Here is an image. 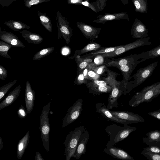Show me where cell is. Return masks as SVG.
Here are the masks:
<instances>
[{"instance_id": "6da1fadb", "label": "cell", "mask_w": 160, "mask_h": 160, "mask_svg": "<svg viewBox=\"0 0 160 160\" xmlns=\"http://www.w3.org/2000/svg\"><path fill=\"white\" fill-rule=\"evenodd\" d=\"M137 128L131 127L128 125L120 126L113 124L108 126L105 128L109 138L106 147L113 146L116 143L123 140L133 131L136 130Z\"/></svg>"}, {"instance_id": "7a4b0ae2", "label": "cell", "mask_w": 160, "mask_h": 160, "mask_svg": "<svg viewBox=\"0 0 160 160\" xmlns=\"http://www.w3.org/2000/svg\"><path fill=\"white\" fill-rule=\"evenodd\" d=\"M84 129L83 126L77 127L66 136L64 142L66 160H70L72 157H74L79 138Z\"/></svg>"}, {"instance_id": "3957f363", "label": "cell", "mask_w": 160, "mask_h": 160, "mask_svg": "<svg viewBox=\"0 0 160 160\" xmlns=\"http://www.w3.org/2000/svg\"><path fill=\"white\" fill-rule=\"evenodd\" d=\"M51 102L43 108L40 119L39 130L42 144L47 152L49 151V134L50 127L48 118Z\"/></svg>"}, {"instance_id": "277c9868", "label": "cell", "mask_w": 160, "mask_h": 160, "mask_svg": "<svg viewBox=\"0 0 160 160\" xmlns=\"http://www.w3.org/2000/svg\"><path fill=\"white\" fill-rule=\"evenodd\" d=\"M157 83L144 88L140 92L133 96L128 102L129 104L132 107H136L140 103L151 101L160 94L156 89Z\"/></svg>"}, {"instance_id": "5b68a950", "label": "cell", "mask_w": 160, "mask_h": 160, "mask_svg": "<svg viewBox=\"0 0 160 160\" xmlns=\"http://www.w3.org/2000/svg\"><path fill=\"white\" fill-rule=\"evenodd\" d=\"M158 63L157 61L154 62L145 67L139 68L138 70L136 73L132 77L134 78V80L129 82L126 93L142 84L150 76Z\"/></svg>"}, {"instance_id": "8992f818", "label": "cell", "mask_w": 160, "mask_h": 160, "mask_svg": "<svg viewBox=\"0 0 160 160\" xmlns=\"http://www.w3.org/2000/svg\"><path fill=\"white\" fill-rule=\"evenodd\" d=\"M150 39V38L148 37L139 39L132 43L121 45L112 52L100 55L105 58H113L130 50L143 46L151 45V42L149 41Z\"/></svg>"}, {"instance_id": "52a82bcc", "label": "cell", "mask_w": 160, "mask_h": 160, "mask_svg": "<svg viewBox=\"0 0 160 160\" xmlns=\"http://www.w3.org/2000/svg\"><path fill=\"white\" fill-rule=\"evenodd\" d=\"M56 15L58 38H61L62 37L66 43L68 44L72 36V29L66 18L62 15L59 11H57Z\"/></svg>"}, {"instance_id": "ba28073f", "label": "cell", "mask_w": 160, "mask_h": 160, "mask_svg": "<svg viewBox=\"0 0 160 160\" xmlns=\"http://www.w3.org/2000/svg\"><path fill=\"white\" fill-rule=\"evenodd\" d=\"M82 110V100L78 99L68 110L63 119L62 127L64 128L74 122L79 116Z\"/></svg>"}, {"instance_id": "9c48e42d", "label": "cell", "mask_w": 160, "mask_h": 160, "mask_svg": "<svg viewBox=\"0 0 160 160\" xmlns=\"http://www.w3.org/2000/svg\"><path fill=\"white\" fill-rule=\"evenodd\" d=\"M112 113L120 119L126 121L128 124L143 122L145 121L140 115L127 111H114L110 110Z\"/></svg>"}, {"instance_id": "30bf717a", "label": "cell", "mask_w": 160, "mask_h": 160, "mask_svg": "<svg viewBox=\"0 0 160 160\" xmlns=\"http://www.w3.org/2000/svg\"><path fill=\"white\" fill-rule=\"evenodd\" d=\"M139 59H141V54H131L124 57L108 60L105 62L104 63L108 67H114L118 68L122 66L134 63Z\"/></svg>"}, {"instance_id": "8fae6325", "label": "cell", "mask_w": 160, "mask_h": 160, "mask_svg": "<svg viewBox=\"0 0 160 160\" xmlns=\"http://www.w3.org/2000/svg\"><path fill=\"white\" fill-rule=\"evenodd\" d=\"M148 30L142 21L138 19L134 20L131 30L132 38L142 39L148 37Z\"/></svg>"}, {"instance_id": "7c38bea8", "label": "cell", "mask_w": 160, "mask_h": 160, "mask_svg": "<svg viewBox=\"0 0 160 160\" xmlns=\"http://www.w3.org/2000/svg\"><path fill=\"white\" fill-rule=\"evenodd\" d=\"M76 25L83 35L88 39H94L98 37L101 29L95 28L83 22H77Z\"/></svg>"}, {"instance_id": "4fadbf2b", "label": "cell", "mask_w": 160, "mask_h": 160, "mask_svg": "<svg viewBox=\"0 0 160 160\" xmlns=\"http://www.w3.org/2000/svg\"><path fill=\"white\" fill-rule=\"evenodd\" d=\"M98 18L93 21V22L102 24L107 22L114 20H130L129 15L125 12L109 13H105L104 15L99 16Z\"/></svg>"}, {"instance_id": "5bb4252c", "label": "cell", "mask_w": 160, "mask_h": 160, "mask_svg": "<svg viewBox=\"0 0 160 160\" xmlns=\"http://www.w3.org/2000/svg\"><path fill=\"white\" fill-rule=\"evenodd\" d=\"M0 40L3 41L13 47L24 48L25 46L18 37L11 32L5 30L2 31L0 27Z\"/></svg>"}, {"instance_id": "9a60e30c", "label": "cell", "mask_w": 160, "mask_h": 160, "mask_svg": "<svg viewBox=\"0 0 160 160\" xmlns=\"http://www.w3.org/2000/svg\"><path fill=\"white\" fill-rule=\"evenodd\" d=\"M96 112L101 114L107 119L123 125H128V123L125 121L120 119L114 116L108 109L104 103L99 102L95 105Z\"/></svg>"}, {"instance_id": "2e32d148", "label": "cell", "mask_w": 160, "mask_h": 160, "mask_svg": "<svg viewBox=\"0 0 160 160\" xmlns=\"http://www.w3.org/2000/svg\"><path fill=\"white\" fill-rule=\"evenodd\" d=\"M103 152L114 158L122 160H135L126 151L113 145L106 147L104 149Z\"/></svg>"}, {"instance_id": "e0dca14e", "label": "cell", "mask_w": 160, "mask_h": 160, "mask_svg": "<svg viewBox=\"0 0 160 160\" xmlns=\"http://www.w3.org/2000/svg\"><path fill=\"white\" fill-rule=\"evenodd\" d=\"M89 138V133L86 128H84L79 138L74 155V158L76 159H79L82 154H85L86 152V145Z\"/></svg>"}, {"instance_id": "ac0fdd59", "label": "cell", "mask_w": 160, "mask_h": 160, "mask_svg": "<svg viewBox=\"0 0 160 160\" xmlns=\"http://www.w3.org/2000/svg\"><path fill=\"white\" fill-rule=\"evenodd\" d=\"M35 98V92L32 89L29 81H27L25 85V101L26 110L28 114L33 110Z\"/></svg>"}, {"instance_id": "d6986e66", "label": "cell", "mask_w": 160, "mask_h": 160, "mask_svg": "<svg viewBox=\"0 0 160 160\" xmlns=\"http://www.w3.org/2000/svg\"><path fill=\"white\" fill-rule=\"evenodd\" d=\"M141 62L140 61H138L134 63L122 66L118 68L121 71L123 76V82L125 90L129 80L130 79V76L132 72L137 66Z\"/></svg>"}, {"instance_id": "ffe728a7", "label": "cell", "mask_w": 160, "mask_h": 160, "mask_svg": "<svg viewBox=\"0 0 160 160\" xmlns=\"http://www.w3.org/2000/svg\"><path fill=\"white\" fill-rule=\"evenodd\" d=\"M21 86L16 87L0 103V110L12 104L20 94Z\"/></svg>"}, {"instance_id": "44dd1931", "label": "cell", "mask_w": 160, "mask_h": 160, "mask_svg": "<svg viewBox=\"0 0 160 160\" xmlns=\"http://www.w3.org/2000/svg\"><path fill=\"white\" fill-rule=\"evenodd\" d=\"M147 137L142 139L143 142L149 146H155L160 147V131L154 130L147 132Z\"/></svg>"}, {"instance_id": "7402d4cb", "label": "cell", "mask_w": 160, "mask_h": 160, "mask_svg": "<svg viewBox=\"0 0 160 160\" xmlns=\"http://www.w3.org/2000/svg\"><path fill=\"white\" fill-rule=\"evenodd\" d=\"M119 86H116L112 87V89L108 98V103L106 106L109 109L114 108H117L118 107V98L122 92V91L120 89Z\"/></svg>"}, {"instance_id": "603a6c76", "label": "cell", "mask_w": 160, "mask_h": 160, "mask_svg": "<svg viewBox=\"0 0 160 160\" xmlns=\"http://www.w3.org/2000/svg\"><path fill=\"white\" fill-rule=\"evenodd\" d=\"M19 32L22 37L29 43L39 44L43 40V38L39 34L31 32L25 29L20 31Z\"/></svg>"}, {"instance_id": "cb8c5ba5", "label": "cell", "mask_w": 160, "mask_h": 160, "mask_svg": "<svg viewBox=\"0 0 160 160\" xmlns=\"http://www.w3.org/2000/svg\"><path fill=\"white\" fill-rule=\"evenodd\" d=\"M30 139V132L28 131L24 136L18 142L17 150V156L18 159H21L22 157L27 148Z\"/></svg>"}, {"instance_id": "d4e9b609", "label": "cell", "mask_w": 160, "mask_h": 160, "mask_svg": "<svg viewBox=\"0 0 160 160\" xmlns=\"http://www.w3.org/2000/svg\"><path fill=\"white\" fill-rule=\"evenodd\" d=\"M9 28L16 31L25 29H29L30 27L21 21L16 20H9L4 22Z\"/></svg>"}, {"instance_id": "484cf974", "label": "cell", "mask_w": 160, "mask_h": 160, "mask_svg": "<svg viewBox=\"0 0 160 160\" xmlns=\"http://www.w3.org/2000/svg\"><path fill=\"white\" fill-rule=\"evenodd\" d=\"M121 45L113 47L104 48L98 50H94L90 53L85 54L82 56H80L82 58H92L98 55L102 54L104 53L112 52L116 49L119 48Z\"/></svg>"}, {"instance_id": "4316f807", "label": "cell", "mask_w": 160, "mask_h": 160, "mask_svg": "<svg viewBox=\"0 0 160 160\" xmlns=\"http://www.w3.org/2000/svg\"><path fill=\"white\" fill-rule=\"evenodd\" d=\"M141 62L144 61L149 59H153L160 56V45L148 51L141 53Z\"/></svg>"}, {"instance_id": "83f0119b", "label": "cell", "mask_w": 160, "mask_h": 160, "mask_svg": "<svg viewBox=\"0 0 160 160\" xmlns=\"http://www.w3.org/2000/svg\"><path fill=\"white\" fill-rule=\"evenodd\" d=\"M37 13L41 24L47 30L51 32L52 26L50 18L47 15L39 11L37 12Z\"/></svg>"}, {"instance_id": "f1b7e54d", "label": "cell", "mask_w": 160, "mask_h": 160, "mask_svg": "<svg viewBox=\"0 0 160 160\" xmlns=\"http://www.w3.org/2000/svg\"><path fill=\"white\" fill-rule=\"evenodd\" d=\"M135 7V10L138 12L147 13L148 4L147 0H132Z\"/></svg>"}, {"instance_id": "f546056e", "label": "cell", "mask_w": 160, "mask_h": 160, "mask_svg": "<svg viewBox=\"0 0 160 160\" xmlns=\"http://www.w3.org/2000/svg\"><path fill=\"white\" fill-rule=\"evenodd\" d=\"M101 47V46L98 43H90L81 50H76L75 52V55H80L88 52L94 50H97L100 49Z\"/></svg>"}, {"instance_id": "4dcf8cb0", "label": "cell", "mask_w": 160, "mask_h": 160, "mask_svg": "<svg viewBox=\"0 0 160 160\" xmlns=\"http://www.w3.org/2000/svg\"><path fill=\"white\" fill-rule=\"evenodd\" d=\"M54 47L43 48L37 52L34 55L32 60L34 61L41 59L42 58L50 54L55 50Z\"/></svg>"}, {"instance_id": "1f68e13d", "label": "cell", "mask_w": 160, "mask_h": 160, "mask_svg": "<svg viewBox=\"0 0 160 160\" xmlns=\"http://www.w3.org/2000/svg\"><path fill=\"white\" fill-rule=\"evenodd\" d=\"M91 90L92 91L91 93L97 94L102 93H108L111 91L112 87L109 85L102 87L96 85H91Z\"/></svg>"}, {"instance_id": "d6a6232c", "label": "cell", "mask_w": 160, "mask_h": 160, "mask_svg": "<svg viewBox=\"0 0 160 160\" xmlns=\"http://www.w3.org/2000/svg\"><path fill=\"white\" fill-rule=\"evenodd\" d=\"M12 47L10 45L0 40V55L3 57L10 59L11 58L8 54V51Z\"/></svg>"}, {"instance_id": "836d02e7", "label": "cell", "mask_w": 160, "mask_h": 160, "mask_svg": "<svg viewBox=\"0 0 160 160\" xmlns=\"http://www.w3.org/2000/svg\"><path fill=\"white\" fill-rule=\"evenodd\" d=\"M79 4H82L89 8L96 13L99 12L101 11L98 0L92 2H90L87 1H82L79 2Z\"/></svg>"}, {"instance_id": "e575fe53", "label": "cell", "mask_w": 160, "mask_h": 160, "mask_svg": "<svg viewBox=\"0 0 160 160\" xmlns=\"http://www.w3.org/2000/svg\"><path fill=\"white\" fill-rule=\"evenodd\" d=\"M108 72V77L105 79V80L109 85L112 87L114 86H119L121 82H118L116 80L113 72H110L106 69Z\"/></svg>"}, {"instance_id": "d590c367", "label": "cell", "mask_w": 160, "mask_h": 160, "mask_svg": "<svg viewBox=\"0 0 160 160\" xmlns=\"http://www.w3.org/2000/svg\"><path fill=\"white\" fill-rule=\"evenodd\" d=\"M16 82L17 80L15 79L0 88V101L2 99L6 93Z\"/></svg>"}, {"instance_id": "8d00e7d4", "label": "cell", "mask_w": 160, "mask_h": 160, "mask_svg": "<svg viewBox=\"0 0 160 160\" xmlns=\"http://www.w3.org/2000/svg\"><path fill=\"white\" fill-rule=\"evenodd\" d=\"M141 154L149 160H160V154L148 152L143 150Z\"/></svg>"}, {"instance_id": "74e56055", "label": "cell", "mask_w": 160, "mask_h": 160, "mask_svg": "<svg viewBox=\"0 0 160 160\" xmlns=\"http://www.w3.org/2000/svg\"><path fill=\"white\" fill-rule=\"evenodd\" d=\"M51 0H23L24 5L29 8L33 5L49 2Z\"/></svg>"}, {"instance_id": "f35d334b", "label": "cell", "mask_w": 160, "mask_h": 160, "mask_svg": "<svg viewBox=\"0 0 160 160\" xmlns=\"http://www.w3.org/2000/svg\"><path fill=\"white\" fill-rule=\"evenodd\" d=\"M87 79L85 78L82 72L79 73L76 78L75 82L77 84L80 85L87 83Z\"/></svg>"}, {"instance_id": "ab89813d", "label": "cell", "mask_w": 160, "mask_h": 160, "mask_svg": "<svg viewBox=\"0 0 160 160\" xmlns=\"http://www.w3.org/2000/svg\"><path fill=\"white\" fill-rule=\"evenodd\" d=\"M28 113L22 105H21L17 111V114L18 117L21 119H23L26 117Z\"/></svg>"}, {"instance_id": "60d3db41", "label": "cell", "mask_w": 160, "mask_h": 160, "mask_svg": "<svg viewBox=\"0 0 160 160\" xmlns=\"http://www.w3.org/2000/svg\"><path fill=\"white\" fill-rule=\"evenodd\" d=\"M143 150L149 152L160 154V147L151 146L148 147L144 148Z\"/></svg>"}, {"instance_id": "b9f144b4", "label": "cell", "mask_w": 160, "mask_h": 160, "mask_svg": "<svg viewBox=\"0 0 160 160\" xmlns=\"http://www.w3.org/2000/svg\"><path fill=\"white\" fill-rule=\"evenodd\" d=\"M97 66V65H96L94 62H91L88 64L87 67L82 71L86 79H88V72L90 70L92 69L93 68Z\"/></svg>"}, {"instance_id": "7bdbcfd3", "label": "cell", "mask_w": 160, "mask_h": 160, "mask_svg": "<svg viewBox=\"0 0 160 160\" xmlns=\"http://www.w3.org/2000/svg\"><path fill=\"white\" fill-rule=\"evenodd\" d=\"M106 65H105L100 66H97L92 69V70L95 71L98 74L100 75L103 74L105 70L106 69Z\"/></svg>"}, {"instance_id": "ee69618b", "label": "cell", "mask_w": 160, "mask_h": 160, "mask_svg": "<svg viewBox=\"0 0 160 160\" xmlns=\"http://www.w3.org/2000/svg\"><path fill=\"white\" fill-rule=\"evenodd\" d=\"M8 75L7 69L1 64L0 65V79L4 80Z\"/></svg>"}, {"instance_id": "f6af8a7d", "label": "cell", "mask_w": 160, "mask_h": 160, "mask_svg": "<svg viewBox=\"0 0 160 160\" xmlns=\"http://www.w3.org/2000/svg\"><path fill=\"white\" fill-rule=\"evenodd\" d=\"M88 79L92 80H98L100 77V75L97 74L93 70L91 69L88 73Z\"/></svg>"}, {"instance_id": "bcb514c9", "label": "cell", "mask_w": 160, "mask_h": 160, "mask_svg": "<svg viewBox=\"0 0 160 160\" xmlns=\"http://www.w3.org/2000/svg\"><path fill=\"white\" fill-rule=\"evenodd\" d=\"M94 59V63L97 66L102 65L104 62V58L101 55H98L95 56Z\"/></svg>"}, {"instance_id": "7dc6e473", "label": "cell", "mask_w": 160, "mask_h": 160, "mask_svg": "<svg viewBox=\"0 0 160 160\" xmlns=\"http://www.w3.org/2000/svg\"><path fill=\"white\" fill-rule=\"evenodd\" d=\"M17 0H0V6L2 8L7 7Z\"/></svg>"}, {"instance_id": "c3c4849f", "label": "cell", "mask_w": 160, "mask_h": 160, "mask_svg": "<svg viewBox=\"0 0 160 160\" xmlns=\"http://www.w3.org/2000/svg\"><path fill=\"white\" fill-rule=\"evenodd\" d=\"M79 69V73L82 72L87 67L89 63L86 62H76Z\"/></svg>"}, {"instance_id": "681fc988", "label": "cell", "mask_w": 160, "mask_h": 160, "mask_svg": "<svg viewBox=\"0 0 160 160\" xmlns=\"http://www.w3.org/2000/svg\"><path fill=\"white\" fill-rule=\"evenodd\" d=\"M91 83L92 85H96L102 87L108 85V84L105 81L98 80H93Z\"/></svg>"}, {"instance_id": "f907efd6", "label": "cell", "mask_w": 160, "mask_h": 160, "mask_svg": "<svg viewBox=\"0 0 160 160\" xmlns=\"http://www.w3.org/2000/svg\"><path fill=\"white\" fill-rule=\"evenodd\" d=\"M148 114L160 120V108L152 112H148Z\"/></svg>"}, {"instance_id": "816d5d0a", "label": "cell", "mask_w": 160, "mask_h": 160, "mask_svg": "<svg viewBox=\"0 0 160 160\" xmlns=\"http://www.w3.org/2000/svg\"><path fill=\"white\" fill-rule=\"evenodd\" d=\"M100 6V10H103L107 5V1L108 0H98Z\"/></svg>"}, {"instance_id": "f5cc1de1", "label": "cell", "mask_w": 160, "mask_h": 160, "mask_svg": "<svg viewBox=\"0 0 160 160\" xmlns=\"http://www.w3.org/2000/svg\"><path fill=\"white\" fill-rule=\"evenodd\" d=\"M41 154L38 152H36L35 154V160H44Z\"/></svg>"}, {"instance_id": "db71d44e", "label": "cell", "mask_w": 160, "mask_h": 160, "mask_svg": "<svg viewBox=\"0 0 160 160\" xmlns=\"http://www.w3.org/2000/svg\"><path fill=\"white\" fill-rule=\"evenodd\" d=\"M82 1V0H68V3L69 4H79V2Z\"/></svg>"}, {"instance_id": "11a10c76", "label": "cell", "mask_w": 160, "mask_h": 160, "mask_svg": "<svg viewBox=\"0 0 160 160\" xmlns=\"http://www.w3.org/2000/svg\"><path fill=\"white\" fill-rule=\"evenodd\" d=\"M156 88L160 93V82H157Z\"/></svg>"}, {"instance_id": "9f6ffc18", "label": "cell", "mask_w": 160, "mask_h": 160, "mask_svg": "<svg viewBox=\"0 0 160 160\" xmlns=\"http://www.w3.org/2000/svg\"><path fill=\"white\" fill-rule=\"evenodd\" d=\"M3 148V142L2 138L0 136V150Z\"/></svg>"}, {"instance_id": "6f0895ef", "label": "cell", "mask_w": 160, "mask_h": 160, "mask_svg": "<svg viewBox=\"0 0 160 160\" xmlns=\"http://www.w3.org/2000/svg\"><path fill=\"white\" fill-rule=\"evenodd\" d=\"M124 4L126 5L128 3V0H120Z\"/></svg>"}]
</instances>
